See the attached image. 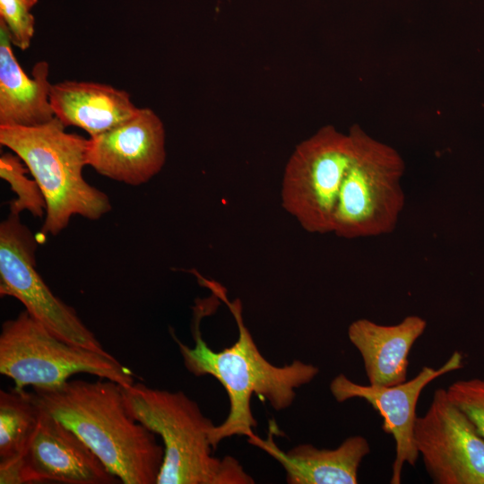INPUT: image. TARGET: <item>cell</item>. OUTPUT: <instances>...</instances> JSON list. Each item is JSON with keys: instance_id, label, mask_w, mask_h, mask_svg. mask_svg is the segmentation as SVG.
<instances>
[{"instance_id": "5bb4252c", "label": "cell", "mask_w": 484, "mask_h": 484, "mask_svg": "<svg viewBox=\"0 0 484 484\" xmlns=\"http://www.w3.org/2000/svg\"><path fill=\"white\" fill-rule=\"evenodd\" d=\"M426 327L427 321L416 315L391 325L367 318L350 323L348 338L361 355L369 385L392 386L407 380L410 351Z\"/></svg>"}, {"instance_id": "5b68a950", "label": "cell", "mask_w": 484, "mask_h": 484, "mask_svg": "<svg viewBox=\"0 0 484 484\" xmlns=\"http://www.w3.org/2000/svg\"><path fill=\"white\" fill-rule=\"evenodd\" d=\"M350 131L355 151L340 190L333 233L348 239L389 234L404 207V161L394 148L359 125Z\"/></svg>"}, {"instance_id": "7c38bea8", "label": "cell", "mask_w": 484, "mask_h": 484, "mask_svg": "<svg viewBox=\"0 0 484 484\" xmlns=\"http://www.w3.org/2000/svg\"><path fill=\"white\" fill-rule=\"evenodd\" d=\"M39 409L37 428L21 455L24 483L121 482L76 434Z\"/></svg>"}, {"instance_id": "9c48e42d", "label": "cell", "mask_w": 484, "mask_h": 484, "mask_svg": "<svg viewBox=\"0 0 484 484\" xmlns=\"http://www.w3.org/2000/svg\"><path fill=\"white\" fill-rule=\"evenodd\" d=\"M413 437L434 483L484 484V438L446 389H436L426 413L417 416Z\"/></svg>"}, {"instance_id": "8992f818", "label": "cell", "mask_w": 484, "mask_h": 484, "mask_svg": "<svg viewBox=\"0 0 484 484\" xmlns=\"http://www.w3.org/2000/svg\"><path fill=\"white\" fill-rule=\"evenodd\" d=\"M0 373L13 380L18 391L29 385L55 387L79 373L124 387L134 384L131 369L110 353L96 352L56 337L26 310L2 324Z\"/></svg>"}, {"instance_id": "6da1fadb", "label": "cell", "mask_w": 484, "mask_h": 484, "mask_svg": "<svg viewBox=\"0 0 484 484\" xmlns=\"http://www.w3.org/2000/svg\"><path fill=\"white\" fill-rule=\"evenodd\" d=\"M36 403L76 434L124 484H156L164 447L131 416L122 385L99 378L34 387Z\"/></svg>"}, {"instance_id": "ac0fdd59", "label": "cell", "mask_w": 484, "mask_h": 484, "mask_svg": "<svg viewBox=\"0 0 484 484\" xmlns=\"http://www.w3.org/2000/svg\"><path fill=\"white\" fill-rule=\"evenodd\" d=\"M21 161L16 154L4 153L0 157V177L9 183L17 195L10 202V212L20 214L27 210L36 217H42L46 211L43 194L37 181L26 176L29 169Z\"/></svg>"}, {"instance_id": "ba28073f", "label": "cell", "mask_w": 484, "mask_h": 484, "mask_svg": "<svg viewBox=\"0 0 484 484\" xmlns=\"http://www.w3.org/2000/svg\"><path fill=\"white\" fill-rule=\"evenodd\" d=\"M37 241L19 214L0 224V295L13 297L49 333L73 345L108 354L76 311L50 290L36 270Z\"/></svg>"}, {"instance_id": "4fadbf2b", "label": "cell", "mask_w": 484, "mask_h": 484, "mask_svg": "<svg viewBox=\"0 0 484 484\" xmlns=\"http://www.w3.org/2000/svg\"><path fill=\"white\" fill-rule=\"evenodd\" d=\"M272 427L266 438L254 434L249 444L264 450L284 469L290 484H356L362 460L370 453L366 437H347L334 449H319L300 444L284 452L274 442Z\"/></svg>"}, {"instance_id": "d6986e66", "label": "cell", "mask_w": 484, "mask_h": 484, "mask_svg": "<svg viewBox=\"0 0 484 484\" xmlns=\"http://www.w3.org/2000/svg\"><path fill=\"white\" fill-rule=\"evenodd\" d=\"M38 0H0V20L7 28L13 46L21 50L30 48L35 32V18L31 13Z\"/></svg>"}, {"instance_id": "9a60e30c", "label": "cell", "mask_w": 484, "mask_h": 484, "mask_svg": "<svg viewBox=\"0 0 484 484\" xmlns=\"http://www.w3.org/2000/svg\"><path fill=\"white\" fill-rule=\"evenodd\" d=\"M31 75L16 60L7 28L0 20V126H37L55 117L48 63H36Z\"/></svg>"}, {"instance_id": "e0dca14e", "label": "cell", "mask_w": 484, "mask_h": 484, "mask_svg": "<svg viewBox=\"0 0 484 484\" xmlns=\"http://www.w3.org/2000/svg\"><path fill=\"white\" fill-rule=\"evenodd\" d=\"M40 409L31 393L0 391V461L21 456L39 422Z\"/></svg>"}, {"instance_id": "ffe728a7", "label": "cell", "mask_w": 484, "mask_h": 484, "mask_svg": "<svg viewBox=\"0 0 484 484\" xmlns=\"http://www.w3.org/2000/svg\"><path fill=\"white\" fill-rule=\"evenodd\" d=\"M446 393L484 438V378L455 381L448 386Z\"/></svg>"}, {"instance_id": "30bf717a", "label": "cell", "mask_w": 484, "mask_h": 484, "mask_svg": "<svg viewBox=\"0 0 484 484\" xmlns=\"http://www.w3.org/2000/svg\"><path fill=\"white\" fill-rule=\"evenodd\" d=\"M461 352L454 351L438 368L425 366L411 380L392 386L364 385L339 374L330 383V391L338 402L359 398L370 404L383 418V430L392 435L395 443V458L392 466L391 484H400L405 463L414 467L419 459L413 429L416 406L420 393L436 378L460 368Z\"/></svg>"}, {"instance_id": "3957f363", "label": "cell", "mask_w": 484, "mask_h": 484, "mask_svg": "<svg viewBox=\"0 0 484 484\" xmlns=\"http://www.w3.org/2000/svg\"><path fill=\"white\" fill-rule=\"evenodd\" d=\"M122 390L131 416L162 439L164 457L156 484L255 483L237 459L213 455L215 425L184 392L142 383Z\"/></svg>"}, {"instance_id": "2e32d148", "label": "cell", "mask_w": 484, "mask_h": 484, "mask_svg": "<svg viewBox=\"0 0 484 484\" xmlns=\"http://www.w3.org/2000/svg\"><path fill=\"white\" fill-rule=\"evenodd\" d=\"M49 99L55 117L65 127L84 130L90 137L116 127L138 110L127 91L93 82L52 84Z\"/></svg>"}, {"instance_id": "277c9868", "label": "cell", "mask_w": 484, "mask_h": 484, "mask_svg": "<svg viewBox=\"0 0 484 484\" xmlns=\"http://www.w3.org/2000/svg\"><path fill=\"white\" fill-rule=\"evenodd\" d=\"M65 129L56 117L37 126H0L1 145L22 160L43 194L42 235H57L73 215L96 220L111 210L108 196L82 176L89 139Z\"/></svg>"}, {"instance_id": "8fae6325", "label": "cell", "mask_w": 484, "mask_h": 484, "mask_svg": "<svg viewBox=\"0 0 484 484\" xmlns=\"http://www.w3.org/2000/svg\"><path fill=\"white\" fill-rule=\"evenodd\" d=\"M166 160L165 129L149 108H138L116 127L90 137L87 164L99 174L130 186L157 175Z\"/></svg>"}, {"instance_id": "7a4b0ae2", "label": "cell", "mask_w": 484, "mask_h": 484, "mask_svg": "<svg viewBox=\"0 0 484 484\" xmlns=\"http://www.w3.org/2000/svg\"><path fill=\"white\" fill-rule=\"evenodd\" d=\"M201 281L226 301L238 329V337L231 346L220 351L212 350L202 337L199 326L203 313L200 312V306H196L193 324L194 347L182 343L173 335L186 368L197 376H213L228 394V416L211 432V442L215 448L223 439L233 436L249 437L255 434L253 429L257 422L250 405L253 394L264 397L275 411L285 410L293 403L296 389L310 383L318 375L319 368L298 359L281 367L272 364L260 352L245 325L240 302H229L218 286L204 278Z\"/></svg>"}, {"instance_id": "52a82bcc", "label": "cell", "mask_w": 484, "mask_h": 484, "mask_svg": "<svg viewBox=\"0 0 484 484\" xmlns=\"http://www.w3.org/2000/svg\"><path fill=\"white\" fill-rule=\"evenodd\" d=\"M355 151L352 132L333 125L301 142L288 160L281 205L309 233L333 232L337 201Z\"/></svg>"}]
</instances>
